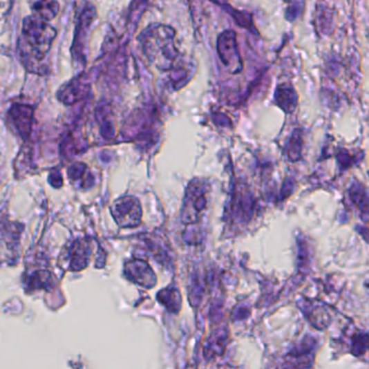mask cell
I'll return each mask as SVG.
<instances>
[{
  "label": "cell",
  "instance_id": "obj_13",
  "mask_svg": "<svg viewBox=\"0 0 369 369\" xmlns=\"http://www.w3.org/2000/svg\"><path fill=\"white\" fill-rule=\"evenodd\" d=\"M350 198L355 206L367 214L368 209V194H367L366 187L362 183L354 182L350 187Z\"/></svg>",
  "mask_w": 369,
  "mask_h": 369
},
{
  "label": "cell",
  "instance_id": "obj_6",
  "mask_svg": "<svg viewBox=\"0 0 369 369\" xmlns=\"http://www.w3.org/2000/svg\"><path fill=\"white\" fill-rule=\"evenodd\" d=\"M217 49L220 59L231 72L238 73L242 70V59L237 45L236 32L234 30H225L219 36Z\"/></svg>",
  "mask_w": 369,
  "mask_h": 369
},
{
  "label": "cell",
  "instance_id": "obj_17",
  "mask_svg": "<svg viewBox=\"0 0 369 369\" xmlns=\"http://www.w3.org/2000/svg\"><path fill=\"white\" fill-rule=\"evenodd\" d=\"M12 3H9V1H0V19L3 18V15L9 11Z\"/></svg>",
  "mask_w": 369,
  "mask_h": 369
},
{
  "label": "cell",
  "instance_id": "obj_10",
  "mask_svg": "<svg viewBox=\"0 0 369 369\" xmlns=\"http://www.w3.org/2000/svg\"><path fill=\"white\" fill-rule=\"evenodd\" d=\"M68 176L73 182L79 183L82 189H90L95 184V179L85 162H75L68 167Z\"/></svg>",
  "mask_w": 369,
  "mask_h": 369
},
{
  "label": "cell",
  "instance_id": "obj_9",
  "mask_svg": "<svg viewBox=\"0 0 369 369\" xmlns=\"http://www.w3.org/2000/svg\"><path fill=\"white\" fill-rule=\"evenodd\" d=\"M275 102L287 114H292L298 104V95L290 84H284L277 87L275 91Z\"/></svg>",
  "mask_w": 369,
  "mask_h": 369
},
{
  "label": "cell",
  "instance_id": "obj_7",
  "mask_svg": "<svg viewBox=\"0 0 369 369\" xmlns=\"http://www.w3.org/2000/svg\"><path fill=\"white\" fill-rule=\"evenodd\" d=\"M8 118L23 140H28L34 122V108L32 105L15 103L8 112Z\"/></svg>",
  "mask_w": 369,
  "mask_h": 369
},
{
  "label": "cell",
  "instance_id": "obj_15",
  "mask_svg": "<svg viewBox=\"0 0 369 369\" xmlns=\"http://www.w3.org/2000/svg\"><path fill=\"white\" fill-rule=\"evenodd\" d=\"M225 10L233 15V18L236 21L238 26H243V28H252V20L250 18V15L247 13L240 12V11H235L234 8L229 7V6L225 5Z\"/></svg>",
  "mask_w": 369,
  "mask_h": 369
},
{
  "label": "cell",
  "instance_id": "obj_2",
  "mask_svg": "<svg viewBox=\"0 0 369 369\" xmlns=\"http://www.w3.org/2000/svg\"><path fill=\"white\" fill-rule=\"evenodd\" d=\"M57 30L49 23L35 15L24 19L22 35L19 40V51L22 62L26 68L41 62L50 50Z\"/></svg>",
  "mask_w": 369,
  "mask_h": 369
},
{
  "label": "cell",
  "instance_id": "obj_16",
  "mask_svg": "<svg viewBox=\"0 0 369 369\" xmlns=\"http://www.w3.org/2000/svg\"><path fill=\"white\" fill-rule=\"evenodd\" d=\"M49 182L53 185L55 189H59V187H62L63 185V178L61 175L60 170L53 169L51 170L50 173H49V177H48Z\"/></svg>",
  "mask_w": 369,
  "mask_h": 369
},
{
  "label": "cell",
  "instance_id": "obj_1",
  "mask_svg": "<svg viewBox=\"0 0 369 369\" xmlns=\"http://www.w3.org/2000/svg\"><path fill=\"white\" fill-rule=\"evenodd\" d=\"M173 28L155 24L145 28L139 36L143 55L151 64L162 70H171L179 59Z\"/></svg>",
  "mask_w": 369,
  "mask_h": 369
},
{
  "label": "cell",
  "instance_id": "obj_3",
  "mask_svg": "<svg viewBox=\"0 0 369 369\" xmlns=\"http://www.w3.org/2000/svg\"><path fill=\"white\" fill-rule=\"evenodd\" d=\"M207 182L202 180H193L187 187L181 210V220L185 225H193L198 221L200 214L207 206Z\"/></svg>",
  "mask_w": 369,
  "mask_h": 369
},
{
  "label": "cell",
  "instance_id": "obj_11",
  "mask_svg": "<svg viewBox=\"0 0 369 369\" xmlns=\"http://www.w3.org/2000/svg\"><path fill=\"white\" fill-rule=\"evenodd\" d=\"M91 244L88 240H78L73 243L70 249V257L72 265L75 269H83L87 263L88 258L91 255Z\"/></svg>",
  "mask_w": 369,
  "mask_h": 369
},
{
  "label": "cell",
  "instance_id": "obj_12",
  "mask_svg": "<svg viewBox=\"0 0 369 369\" xmlns=\"http://www.w3.org/2000/svg\"><path fill=\"white\" fill-rule=\"evenodd\" d=\"M32 10L35 17L48 22L59 13L60 5L57 1H36L32 3Z\"/></svg>",
  "mask_w": 369,
  "mask_h": 369
},
{
  "label": "cell",
  "instance_id": "obj_5",
  "mask_svg": "<svg viewBox=\"0 0 369 369\" xmlns=\"http://www.w3.org/2000/svg\"><path fill=\"white\" fill-rule=\"evenodd\" d=\"M95 19V8L91 3H86L83 10L78 18V24L76 26L75 38L72 47L73 60L85 65L86 55L84 53L86 39H87L88 30Z\"/></svg>",
  "mask_w": 369,
  "mask_h": 369
},
{
  "label": "cell",
  "instance_id": "obj_8",
  "mask_svg": "<svg viewBox=\"0 0 369 369\" xmlns=\"http://www.w3.org/2000/svg\"><path fill=\"white\" fill-rule=\"evenodd\" d=\"M89 86L84 78H74L65 84L57 93V99L66 105L75 104L78 101L87 97Z\"/></svg>",
  "mask_w": 369,
  "mask_h": 369
},
{
  "label": "cell",
  "instance_id": "obj_4",
  "mask_svg": "<svg viewBox=\"0 0 369 369\" xmlns=\"http://www.w3.org/2000/svg\"><path fill=\"white\" fill-rule=\"evenodd\" d=\"M111 212L116 223L122 227H138L142 219V208L135 196H124L115 200Z\"/></svg>",
  "mask_w": 369,
  "mask_h": 369
},
{
  "label": "cell",
  "instance_id": "obj_14",
  "mask_svg": "<svg viewBox=\"0 0 369 369\" xmlns=\"http://www.w3.org/2000/svg\"><path fill=\"white\" fill-rule=\"evenodd\" d=\"M301 133L297 130L292 133L290 143L287 145V151H288L287 154H288V158L292 162H296L301 158Z\"/></svg>",
  "mask_w": 369,
  "mask_h": 369
}]
</instances>
